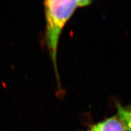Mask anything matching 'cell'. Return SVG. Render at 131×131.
<instances>
[{"label": "cell", "mask_w": 131, "mask_h": 131, "mask_svg": "<svg viewBox=\"0 0 131 131\" xmlns=\"http://www.w3.org/2000/svg\"><path fill=\"white\" fill-rule=\"evenodd\" d=\"M91 3V1L86 0L45 2L47 44L57 73V49L61 31L77 9L88 6Z\"/></svg>", "instance_id": "cell-1"}, {"label": "cell", "mask_w": 131, "mask_h": 131, "mask_svg": "<svg viewBox=\"0 0 131 131\" xmlns=\"http://www.w3.org/2000/svg\"><path fill=\"white\" fill-rule=\"evenodd\" d=\"M88 131H126V130L118 118L113 117L95 124Z\"/></svg>", "instance_id": "cell-2"}, {"label": "cell", "mask_w": 131, "mask_h": 131, "mask_svg": "<svg viewBox=\"0 0 131 131\" xmlns=\"http://www.w3.org/2000/svg\"><path fill=\"white\" fill-rule=\"evenodd\" d=\"M117 117L123 124L126 130L131 131V105L123 106L117 103Z\"/></svg>", "instance_id": "cell-3"}]
</instances>
